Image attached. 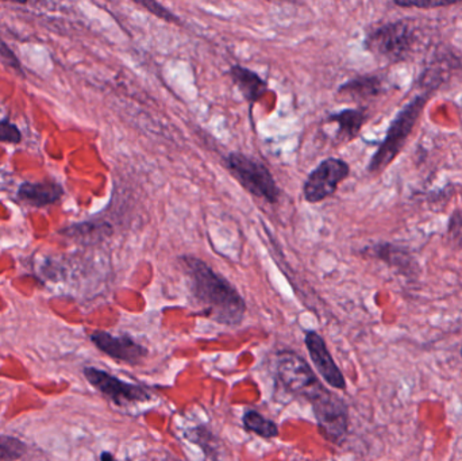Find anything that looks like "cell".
I'll use <instances>...</instances> for the list:
<instances>
[{"label": "cell", "instance_id": "obj_25", "mask_svg": "<svg viewBox=\"0 0 462 461\" xmlns=\"http://www.w3.org/2000/svg\"><path fill=\"white\" fill-rule=\"evenodd\" d=\"M460 354H461V357H462V346H461V351H460Z\"/></svg>", "mask_w": 462, "mask_h": 461}, {"label": "cell", "instance_id": "obj_5", "mask_svg": "<svg viewBox=\"0 0 462 461\" xmlns=\"http://www.w3.org/2000/svg\"><path fill=\"white\" fill-rule=\"evenodd\" d=\"M226 162L230 172L250 194L263 198L269 203H276L279 200L280 189L263 162L242 153H230Z\"/></svg>", "mask_w": 462, "mask_h": 461}, {"label": "cell", "instance_id": "obj_17", "mask_svg": "<svg viewBox=\"0 0 462 461\" xmlns=\"http://www.w3.org/2000/svg\"><path fill=\"white\" fill-rule=\"evenodd\" d=\"M27 448L18 438L0 436V460H18L24 456Z\"/></svg>", "mask_w": 462, "mask_h": 461}, {"label": "cell", "instance_id": "obj_8", "mask_svg": "<svg viewBox=\"0 0 462 461\" xmlns=\"http://www.w3.org/2000/svg\"><path fill=\"white\" fill-rule=\"evenodd\" d=\"M84 376L97 392L110 398L118 406L146 402L152 398L148 390L143 387L127 383V382L121 381L116 376L111 375L106 371L97 370V368L87 367L84 370Z\"/></svg>", "mask_w": 462, "mask_h": 461}, {"label": "cell", "instance_id": "obj_2", "mask_svg": "<svg viewBox=\"0 0 462 461\" xmlns=\"http://www.w3.org/2000/svg\"><path fill=\"white\" fill-rule=\"evenodd\" d=\"M430 94H420L411 102L407 103L401 113L393 118V124L388 127L384 140L380 143L376 153L372 156L368 164V172L371 175H379L385 168L393 164V160L401 154L409 141L410 135L414 132Z\"/></svg>", "mask_w": 462, "mask_h": 461}, {"label": "cell", "instance_id": "obj_19", "mask_svg": "<svg viewBox=\"0 0 462 461\" xmlns=\"http://www.w3.org/2000/svg\"><path fill=\"white\" fill-rule=\"evenodd\" d=\"M133 2L137 3L138 5L145 8L146 11L153 14L157 18L162 19V21L172 22V23L176 24L180 23V19L172 11L164 7L162 3L157 2V0H133Z\"/></svg>", "mask_w": 462, "mask_h": 461}, {"label": "cell", "instance_id": "obj_1", "mask_svg": "<svg viewBox=\"0 0 462 461\" xmlns=\"http://www.w3.org/2000/svg\"><path fill=\"white\" fill-rule=\"evenodd\" d=\"M180 263L189 278L192 300L200 313L226 327L241 325L246 303L233 284L197 257L183 256Z\"/></svg>", "mask_w": 462, "mask_h": 461}, {"label": "cell", "instance_id": "obj_20", "mask_svg": "<svg viewBox=\"0 0 462 461\" xmlns=\"http://www.w3.org/2000/svg\"><path fill=\"white\" fill-rule=\"evenodd\" d=\"M448 240L453 248L462 249V208H457L448 222Z\"/></svg>", "mask_w": 462, "mask_h": 461}, {"label": "cell", "instance_id": "obj_24", "mask_svg": "<svg viewBox=\"0 0 462 461\" xmlns=\"http://www.w3.org/2000/svg\"><path fill=\"white\" fill-rule=\"evenodd\" d=\"M100 459H102V460H111V459H113V455L103 454L102 456H100Z\"/></svg>", "mask_w": 462, "mask_h": 461}, {"label": "cell", "instance_id": "obj_13", "mask_svg": "<svg viewBox=\"0 0 462 461\" xmlns=\"http://www.w3.org/2000/svg\"><path fill=\"white\" fill-rule=\"evenodd\" d=\"M64 189L60 184L46 181V183H23L18 189L19 199L35 207L53 205L61 199Z\"/></svg>", "mask_w": 462, "mask_h": 461}, {"label": "cell", "instance_id": "obj_21", "mask_svg": "<svg viewBox=\"0 0 462 461\" xmlns=\"http://www.w3.org/2000/svg\"><path fill=\"white\" fill-rule=\"evenodd\" d=\"M22 141L21 130L8 119L0 121V143H19Z\"/></svg>", "mask_w": 462, "mask_h": 461}, {"label": "cell", "instance_id": "obj_12", "mask_svg": "<svg viewBox=\"0 0 462 461\" xmlns=\"http://www.w3.org/2000/svg\"><path fill=\"white\" fill-rule=\"evenodd\" d=\"M387 92L384 80L377 75L360 76L339 87L338 94L353 100L374 99Z\"/></svg>", "mask_w": 462, "mask_h": 461}, {"label": "cell", "instance_id": "obj_18", "mask_svg": "<svg viewBox=\"0 0 462 461\" xmlns=\"http://www.w3.org/2000/svg\"><path fill=\"white\" fill-rule=\"evenodd\" d=\"M393 2L399 7L433 10V8L450 7V5H460L462 0H393Z\"/></svg>", "mask_w": 462, "mask_h": 461}, {"label": "cell", "instance_id": "obj_10", "mask_svg": "<svg viewBox=\"0 0 462 461\" xmlns=\"http://www.w3.org/2000/svg\"><path fill=\"white\" fill-rule=\"evenodd\" d=\"M304 343H306L307 349H309L312 363L317 367L319 375L325 379L326 383L337 390L346 389L345 376L342 375L341 370L334 362L325 340L314 330H310L306 333Z\"/></svg>", "mask_w": 462, "mask_h": 461}, {"label": "cell", "instance_id": "obj_11", "mask_svg": "<svg viewBox=\"0 0 462 461\" xmlns=\"http://www.w3.org/2000/svg\"><path fill=\"white\" fill-rule=\"evenodd\" d=\"M369 256L387 263L391 267L396 268L402 275L417 276L420 273V265L407 249L393 244H379L368 249Z\"/></svg>", "mask_w": 462, "mask_h": 461}, {"label": "cell", "instance_id": "obj_4", "mask_svg": "<svg viewBox=\"0 0 462 461\" xmlns=\"http://www.w3.org/2000/svg\"><path fill=\"white\" fill-rule=\"evenodd\" d=\"M312 405L318 428L326 440L341 446L349 429V410L346 403L328 392L325 386L309 401Z\"/></svg>", "mask_w": 462, "mask_h": 461}, {"label": "cell", "instance_id": "obj_16", "mask_svg": "<svg viewBox=\"0 0 462 461\" xmlns=\"http://www.w3.org/2000/svg\"><path fill=\"white\" fill-rule=\"evenodd\" d=\"M242 421H244V427L246 428V430L260 436V438H266V440L279 436V427H277L273 421H271V420L261 416L258 411H246V413L244 414Z\"/></svg>", "mask_w": 462, "mask_h": 461}, {"label": "cell", "instance_id": "obj_22", "mask_svg": "<svg viewBox=\"0 0 462 461\" xmlns=\"http://www.w3.org/2000/svg\"><path fill=\"white\" fill-rule=\"evenodd\" d=\"M0 61H2L3 64L7 65V67H10L11 69L15 70V72L19 73V75H23L21 62H19V60L16 59L14 51H11V49L8 48V46L5 45L2 40H0Z\"/></svg>", "mask_w": 462, "mask_h": 461}, {"label": "cell", "instance_id": "obj_23", "mask_svg": "<svg viewBox=\"0 0 462 461\" xmlns=\"http://www.w3.org/2000/svg\"><path fill=\"white\" fill-rule=\"evenodd\" d=\"M0 2H11V3H18V5H26L29 0H0Z\"/></svg>", "mask_w": 462, "mask_h": 461}, {"label": "cell", "instance_id": "obj_15", "mask_svg": "<svg viewBox=\"0 0 462 461\" xmlns=\"http://www.w3.org/2000/svg\"><path fill=\"white\" fill-rule=\"evenodd\" d=\"M230 75L234 83L241 89L245 99L249 100L250 103L257 102V100L265 94V81H263L257 73L252 72V70L247 69V68L236 65V67L231 68Z\"/></svg>", "mask_w": 462, "mask_h": 461}, {"label": "cell", "instance_id": "obj_14", "mask_svg": "<svg viewBox=\"0 0 462 461\" xmlns=\"http://www.w3.org/2000/svg\"><path fill=\"white\" fill-rule=\"evenodd\" d=\"M366 119H368V115H366L365 111L347 108V110L328 116V122L338 124L337 140L339 143H349V141L358 137Z\"/></svg>", "mask_w": 462, "mask_h": 461}, {"label": "cell", "instance_id": "obj_3", "mask_svg": "<svg viewBox=\"0 0 462 461\" xmlns=\"http://www.w3.org/2000/svg\"><path fill=\"white\" fill-rule=\"evenodd\" d=\"M417 37L409 22H388L369 32L365 49L390 62H403L414 51Z\"/></svg>", "mask_w": 462, "mask_h": 461}, {"label": "cell", "instance_id": "obj_6", "mask_svg": "<svg viewBox=\"0 0 462 461\" xmlns=\"http://www.w3.org/2000/svg\"><path fill=\"white\" fill-rule=\"evenodd\" d=\"M276 373L285 390L307 401L311 400L323 387L306 360L293 352L285 351L277 355Z\"/></svg>", "mask_w": 462, "mask_h": 461}, {"label": "cell", "instance_id": "obj_26", "mask_svg": "<svg viewBox=\"0 0 462 461\" xmlns=\"http://www.w3.org/2000/svg\"><path fill=\"white\" fill-rule=\"evenodd\" d=\"M285 2H288V0H285Z\"/></svg>", "mask_w": 462, "mask_h": 461}, {"label": "cell", "instance_id": "obj_9", "mask_svg": "<svg viewBox=\"0 0 462 461\" xmlns=\"http://www.w3.org/2000/svg\"><path fill=\"white\" fill-rule=\"evenodd\" d=\"M91 341L107 356L130 365H138L148 356V349L129 336H113L107 332H94Z\"/></svg>", "mask_w": 462, "mask_h": 461}, {"label": "cell", "instance_id": "obj_7", "mask_svg": "<svg viewBox=\"0 0 462 461\" xmlns=\"http://www.w3.org/2000/svg\"><path fill=\"white\" fill-rule=\"evenodd\" d=\"M350 175V167L341 159L323 160L307 178L303 187L304 199L309 203H319L331 197L339 184Z\"/></svg>", "mask_w": 462, "mask_h": 461}]
</instances>
